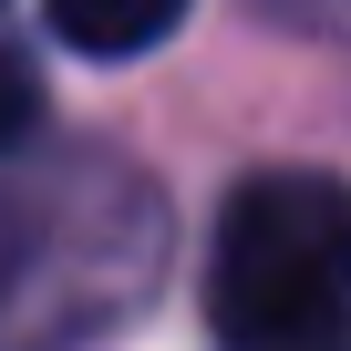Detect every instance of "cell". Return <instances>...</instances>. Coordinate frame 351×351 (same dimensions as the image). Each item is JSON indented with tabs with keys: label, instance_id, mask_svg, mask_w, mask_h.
<instances>
[{
	"label": "cell",
	"instance_id": "1",
	"mask_svg": "<svg viewBox=\"0 0 351 351\" xmlns=\"http://www.w3.org/2000/svg\"><path fill=\"white\" fill-rule=\"evenodd\" d=\"M207 320L228 351H330L351 320V186L310 165L248 176L207 248Z\"/></svg>",
	"mask_w": 351,
	"mask_h": 351
},
{
	"label": "cell",
	"instance_id": "3",
	"mask_svg": "<svg viewBox=\"0 0 351 351\" xmlns=\"http://www.w3.org/2000/svg\"><path fill=\"white\" fill-rule=\"evenodd\" d=\"M32 114H42V73H32L11 42H0V145H21V134H32Z\"/></svg>",
	"mask_w": 351,
	"mask_h": 351
},
{
	"label": "cell",
	"instance_id": "2",
	"mask_svg": "<svg viewBox=\"0 0 351 351\" xmlns=\"http://www.w3.org/2000/svg\"><path fill=\"white\" fill-rule=\"evenodd\" d=\"M52 32L93 62H124V52H155L176 21H186V0H42Z\"/></svg>",
	"mask_w": 351,
	"mask_h": 351
}]
</instances>
